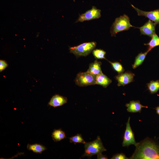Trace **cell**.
I'll use <instances>...</instances> for the list:
<instances>
[{
  "instance_id": "obj_1",
  "label": "cell",
  "mask_w": 159,
  "mask_h": 159,
  "mask_svg": "<svg viewBox=\"0 0 159 159\" xmlns=\"http://www.w3.org/2000/svg\"><path fill=\"white\" fill-rule=\"evenodd\" d=\"M135 146L130 159H159V145L149 138L137 143Z\"/></svg>"
},
{
  "instance_id": "obj_26",
  "label": "cell",
  "mask_w": 159,
  "mask_h": 159,
  "mask_svg": "<svg viewBox=\"0 0 159 159\" xmlns=\"http://www.w3.org/2000/svg\"><path fill=\"white\" fill-rule=\"evenodd\" d=\"M155 110L156 113L159 115V106L156 107Z\"/></svg>"
},
{
  "instance_id": "obj_8",
  "label": "cell",
  "mask_w": 159,
  "mask_h": 159,
  "mask_svg": "<svg viewBox=\"0 0 159 159\" xmlns=\"http://www.w3.org/2000/svg\"><path fill=\"white\" fill-rule=\"evenodd\" d=\"M131 6L137 11L138 16H144L156 24H159V9L146 11L138 9L132 4H131Z\"/></svg>"
},
{
  "instance_id": "obj_6",
  "label": "cell",
  "mask_w": 159,
  "mask_h": 159,
  "mask_svg": "<svg viewBox=\"0 0 159 159\" xmlns=\"http://www.w3.org/2000/svg\"><path fill=\"white\" fill-rule=\"evenodd\" d=\"M101 12L100 10L93 6L91 9L80 15L76 22H82L85 21L99 19L101 16Z\"/></svg>"
},
{
  "instance_id": "obj_23",
  "label": "cell",
  "mask_w": 159,
  "mask_h": 159,
  "mask_svg": "<svg viewBox=\"0 0 159 159\" xmlns=\"http://www.w3.org/2000/svg\"><path fill=\"white\" fill-rule=\"evenodd\" d=\"M123 153H117L114 155L111 159H128Z\"/></svg>"
},
{
  "instance_id": "obj_5",
  "label": "cell",
  "mask_w": 159,
  "mask_h": 159,
  "mask_svg": "<svg viewBox=\"0 0 159 159\" xmlns=\"http://www.w3.org/2000/svg\"><path fill=\"white\" fill-rule=\"evenodd\" d=\"M96 76L87 71L80 72L75 80L76 84L80 87L86 86L95 84Z\"/></svg>"
},
{
  "instance_id": "obj_19",
  "label": "cell",
  "mask_w": 159,
  "mask_h": 159,
  "mask_svg": "<svg viewBox=\"0 0 159 159\" xmlns=\"http://www.w3.org/2000/svg\"><path fill=\"white\" fill-rule=\"evenodd\" d=\"M147 86L151 94L156 93L159 90V80L155 81L152 80L147 84Z\"/></svg>"
},
{
  "instance_id": "obj_24",
  "label": "cell",
  "mask_w": 159,
  "mask_h": 159,
  "mask_svg": "<svg viewBox=\"0 0 159 159\" xmlns=\"http://www.w3.org/2000/svg\"><path fill=\"white\" fill-rule=\"evenodd\" d=\"M8 66V64L4 60H0V72L4 70Z\"/></svg>"
},
{
  "instance_id": "obj_21",
  "label": "cell",
  "mask_w": 159,
  "mask_h": 159,
  "mask_svg": "<svg viewBox=\"0 0 159 159\" xmlns=\"http://www.w3.org/2000/svg\"><path fill=\"white\" fill-rule=\"evenodd\" d=\"M69 141L70 143H73L75 144L77 143H82L84 144L86 143L82 135L80 134H77L70 137L69 138Z\"/></svg>"
},
{
  "instance_id": "obj_25",
  "label": "cell",
  "mask_w": 159,
  "mask_h": 159,
  "mask_svg": "<svg viewBox=\"0 0 159 159\" xmlns=\"http://www.w3.org/2000/svg\"><path fill=\"white\" fill-rule=\"evenodd\" d=\"M97 159H107V157L105 155H103L102 153L97 155Z\"/></svg>"
},
{
  "instance_id": "obj_9",
  "label": "cell",
  "mask_w": 159,
  "mask_h": 159,
  "mask_svg": "<svg viewBox=\"0 0 159 159\" xmlns=\"http://www.w3.org/2000/svg\"><path fill=\"white\" fill-rule=\"evenodd\" d=\"M135 74L130 72H126L122 73L115 77L118 82V86H124L133 81Z\"/></svg>"
},
{
  "instance_id": "obj_15",
  "label": "cell",
  "mask_w": 159,
  "mask_h": 159,
  "mask_svg": "<svg viewBox=\"0 0 159 159\" xmlns=\"http://www.w3.org/2000/svg\"><path fill=\"white\" fill-rule=\"evenodd\" d=\"M27 148L28 150L32 151L37 153H41L47 149L44 146L38 143L28 144L27 146Z\"/></svg>"
},
{
  "instance_id": "obj_11",
  "label": "cell",
  "mask_w": 159,
  "mask_h": 159,
  "mask_svg": "<svg viewBox=\"0 0 159 159\" xmlns=\"http://www.w3.org/2000/svg\"><path fill=\"white\" fill-rule=\"evenodd\" d=\"M66 97L56 94L53 96L48 102V105L53 107L60 106L67 102Z\"/></svg>"
},
{
  "instance_id": "obj_13",
  "label": "cell",
  "mask_w": 159,
  "mask_h": 159,
  "mask_svg": "<svg viewBox=\"0 0 159 159\" xmlns=\"http://www.w3.org/2000/svg\"><path fill=\"white\" fill-rule=\"evenodd\" d=\"M111 79L102 72L96 76L95 84L106 87L112 82Z\"/></svg>"
},
{
  "instance_id": "obj_16",
  "label": "cell",
  "mask_w": 159,
  "mask_h": 159,
  "mask_svg": "<svg viewBox=\"0 0 159 159\" xmlns=\"http://www.w3.org/2000/svg\"><path fill=\"white\" fill-rule=\"evenodd\" d=\"M52 137L54 142L59 141L66 137L65 133L61 129H55L52 133Z\"/></svg>"
},
{
  "instance_id": "obj_20",
  "label": "cell",
  "mask_w": 159,
  "mask_h": 159,
  "mask_svg": "<svg viewBox=\"0 0 159 159\" xmlns=\"http://www.w3.org/2000/svg\"><path fill=\"white\" fill-rule=\"evenodd\" d=\"M95 58L97 59H106L105 57L106 52L101 49H94L92 52Z\"/></svg>"
},
{
  "instance_id": "obj_10",
  "label": "cell",
  "mask_w": 159,
  "mask_h": 159,
  "mask_svg": "<svg viewBox=\"0 0 159 159\" xmlns=\"http://www.w3.org/2000/svg\"><path fill=\"white\" fill-rule=\"evenodd\" d=\"M157 24L149 19L143 25L137 28L139 29L141 34L146 35L151 37L156 34L155 28Z\"/></svg>"
},
{
  "instance_id": "obj_14",
  "label": "cell",
  "mask_w": 159,
  "mask_h": 159,
  "mask_svg": "<svg viewBox=\"0 0 159 159\" xmlns=\"http://www.w3.org/2000/svg\"><path fill=\"white\" fill-rule=\"evenodd\" d=\"M101 63L97 60L90 63L87 72L90 73L97 76L102 72L101 69Z\"/></svg>"
},
{
  "instance_id": "obj_3",
  "label": "cell",
  "mask_w": 159,
  "mask_h": 159,
  "mask_svg": "<svg viewBox=\"0 0 159 159\" xmlns=\"http://www.w3.org/2000/svg\"><path fill=\"white\" fill-rule=\"evenodd\" d=\"M85 153L83 156L91 157L92 155L102 153L106 150L103 145L100 137L97 136L95 140L86 142L84 144Z\"/></svg>"
},
{
  "instance_id": "obj_7",
  "label": "cell",
  "mask_w": 159,
  "mask_h": 159,
  "mask_svg": "<svg viewBox=\"0 0 159 159\" xmlns=\"http://www.w3.org/2000/svg\"><path fill=\"white\" fill-rule=\"evenodd\" d=\"M130 119L129 117L126 124V128L122 143V145L123 147L128 146L131 145H134L135 146L137 143L135 140L134 134L130 125Z\"/></svg>"
},
{
  "instance_id": "obj_12",
  "label": "cell",
  "mask_w": 159,
  "mask_h": 159,
  "mask_svg": "<svg viewBox=\"0 0 159 159\" xmlns=\"http://www.w3.org/2000/svg\"><path fill=\"white\" fill-rule=\"evenodd\" d=\"M125 106L127 107V111L131 113L140 112L142 108H148L147 106L142 105L139 100L131 101L129 103H127Z\"/></svg>"
},
{
  "instance_id": "obj_4",
  "label": "cell",
  "mask_w": 159,
  "mask_h": 159,
  "mask_svg": "<svg viewBox=\"0 0 159 159\" xmlns=\"http://www.w3.org/2000/svg\"><path fill=\"white\" fill-rule=\"evenodd\" d=\"M96 45V43L95 42H85L70 47L69 50L70 53L73 54L77 57L86 56L93 51Z\"/></svg>"
},
{
  "instance_id": "obj_2",
  "label": "cell",
  "mask_w": 159,
  "mask_h": 159,
  "mask_svg": "<svg viewBox=\"0 0 159 159\" xmlns=\"http://www.w3.org/2000/svg\"><path fill=\"white\" fill-rule=\"evenodd\" d=\"M132 27L134 26L130 23L129 17L124 14L115 19L111 28V36L116 37L118 32L128 30Z\"/></svg>"
},
{
  "instance_id": "obj_18",
  "label": "cell",
  "mask_w": 159,
  "mask_h": 159,
  "mask_svg": "<svg viewBox=\"0 0 159 159\" xmlns=\"http://www.w3.org/2000/svg\"><path fill=\"white\" fill-rule=\"evenodd\" d=\"M144 45L148 46L147 50L150 52L153 48L159 46V37L155 34L151 37V39L149 42L145 44Z\"/></svg>"
},
{
  "instance_id": "obj_17",
  "label": "cell",
  "mask_w": 159,
  "mask_h": 159,
  "mask_svg": "<svg viewBox=\"0 0 159 159\" xmlns=\"http://www.w3.org/2000/svg\"><path fill=\"white\" fill-rule=\"evenodd\" d=\"M149 52L147 50L144 53L141 52L135 58L134 64L132 65V67L133 69H135L142 64Z\"/></svg>"
},
{
  "instance_id": "obj_22",
  "label": "cell",
  "mask_w": 159,
  "mask_h": 159,
  "mask_svg": "<svg viewBox=\"0 0 159 159\" xmlns=\"http://www.w3.org/2000/svg\"><path fill=\"white\" fill-rule=\"evenodd\" d=\"M112 65L113 69L119 74L123 73L124 69L122 65L119 62H112L109 61Z\"/></svg>"
}]
</instances>
